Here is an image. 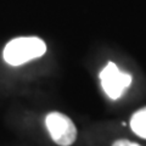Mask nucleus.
Masks as SVG:
<instances>
[{"label": "nucleus", "mask_w": 146, "mask_h": 146, "mask_svg": "<svg viewBox=\"0 0 146 146\" xmlns=\"http://www.w3.org/2000/svg\"><path fill=\"white\" fill-rule=\"evenodd\" d=\"M46 52V44L38 36H18L10 40L4 48L3 57L11 66H21L42 57Z\"/></svg>", "instance_id": "nucleus-1"}, {"label": "nucleus", "mask_w": 146, "mask_h": 146, "mask_svg": "<svg viewBox=\"0 0 146 146\" xmlns=\"http://www.w3.org/2000/svg\"><path fill=\"white\" fill-rule=\"evenodd\" d=\"M100 83L105 94L111 100H118L133 83V76L122 71L115 62L108 61L100 72Z\"/></svg>", "instance_id": "nucleus-2"}, {"label": "nucleus", "mask_w": 146, "mask_h": 146, "mask_svg": "<svg viewBox=\"0 0 146 146\" xmlns=\"http://www.w3.org/2000/svg\"><path fill=\"white\" fill-rule=\"evenodd\" d=\"M45 125L51 139L60 146H71L77 139V128L68 116L61 112H50Z\"/></svg>", "instance_id": "nucleus-3"}, {"label": "nucleus", "mask_w": 146, "mask_h": 146, "mask_svg": "<svg viewBox=\"0 0 146 146\" xmlns=\"http://www.w3.org/2000/svg\"><path fill=\"white\" fill-rule=\"evenodd\" d=\"M129 125L136 136L146 140V106L139 108L131 115Z\"/></svg>", "instance_id": "nucleus-4"}, {"label": "nucleus", "mask_w": 146, "mask_h": 146, "mask_svg": "<svg viewBox=\"0 0 146 146\" xmlns=\"http://www.w3.org/2000/svg\"><path fill=\"white\" fill-rule=\"evenodd\" d=\"M111 146H141V145L135 143V141L128 140V139H118Z\"/></svg>", "instance_id": "nucleus-5"}]
</instances>
